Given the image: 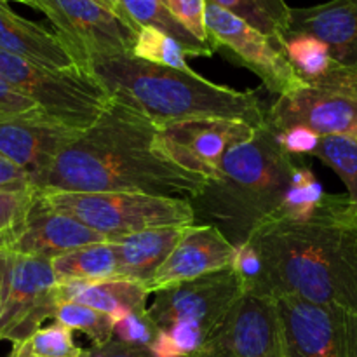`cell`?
I'll return each mask as SVG.
<instances>
[{"instance_id": "obj_40", "label": "cell", "mask_w": 357, "mask_h": 357, "mask_svg": "<svg viewBox=\"0 0 357 357\" xmlns=\"http://www.w3.org/2000/svg\"><path fill=\"white\" fill-rule=\"evenodd\" d=\"M0 2H3V3L20 2V3H24V6H30V7H33V9H37V0H0Z\"/></svg>"}, {"instance_id": "obj_5", "label": "cell", "mask_w": 357, "mask_h": 357, "mask_svg": "<svg viewBox=\"0 0 357 357\" xmlns=\"http://www.w3.org/2000/svg\"><path fill=\"white\" fill-rule=\"evenodd\" d=\"M244 293L234 265L155 293L149 305L160 331L153 357H201Z\"/></svg>"}, {"instance_id": "obj_33", "label": "cell", "mask_w": 357, "mask_h": 357, "mask_svg": "<svg viewBox=\"0 0 357 357\" xmlns=\"http://www.w3.org/2000/svg\"><path fill=\"white\" fill-rule=\"evenodd\" d=\"M162 3L194 37H197L199 40L213 47L211 40H209L208 28H206V6H208V0H162Z\"/></svg>"}, {"instance_id": "obj_36", "label": "cell", "mask_w": 357, "mask_h": 357, "mask_svg": "<svg viewBox=\"0 0 357 357\" xmlns=\"http://www.w3.org/2000/svg\"><path fill=\"white\" fill-rule=\"evenodd\" d=\"M33 190L31 178L13 160L0 153V192Z\"/></svg>"}, {"instance_id": "obj_24", "label": "cell", "mask_w": 357, "mask_h": 357, "mask_svg": "<svg viewBox=\"0 0 357 357\" xmlns=\"http://www.w3.org/2000/svg\"><path fill=\"white\" fill-rule=\"evenodd\" d=\"M267 37L281 40L291 26V7L284 0H209Z\"/></svg>"}, {"instance_id": "obj_16", "label": "cell", "mask_w": 357, "mask_h": 357, "mask_svg": "<svg viewBox=\"0 0 357 357\" xmlns=\"http://www.w3.org/2000/svg\"><path fill=\"white\" fill-rule=\"evenodd\" d=\"M236 251V244L211 223L185 227L181 239L146 284V289L155 295L171 286L232 267Z\"/></svg>"}, {"instance_id": "obj_9", "label": "cell", "mask_w": 357, "mask_h": 357, "mask_svg": "<svg viewBox=\"0 0 357 357\" xmlns=\"http://www.w3.org/2000/svg\"><path fill=\"white\" fill-rule=\"evenodd\" d=\"M58 286L51 260L7 251L0 303V340L21 344L40 330L45 319H54L61 305Z\"/></svg>"}, {"instance_id": "obj_30", "label": "cell", "mask_w": 357, "mask_h": 357, "mask_svg": "<svg viewBox=\"0 0 357 357\" xmlns=\"http://www.w3.org/2000/svg\"><path fill=\"white\" fill-rule=\"evenodd\" d=\"M37 190L0 192V251H13L23 236Z\"/></svg>"}, {"instance_id": "obj_22", "label": "cell", "mask_w": 357, "mask_h": 357, "mask_svg": "<svg viewBox=\"0 0 357 357\" xmlns=\"http://www.w3.org/2000/svg\"><path fill=\"white\" fill-rule=\"evenodd\" d=\"M51 261L59 284L65 282L94 284V282L117 281L119 264L114 243L80 248Z\"/></svg>"}, {"instance_id": "obj_31", "label": "cell", "mask_w": 357, "mask_h": 357, "mask_svg": "<svg viewBox=\"0 0 357 357\" xmlns=\"http://www.w3.org/2000/svg\"><path fill=\"white\" fill-rule=\"evenodd\" d=\"M13 349L33 357H82L86 352L75 345L73 331L59 323L40 328L24 342L14 344Z\"/></svg>"}, {"instance_id": "obj_38", "label": "cell", "mask_w": 357, "mask_h": 357, "mask_svg": "<svg viewBox=\"0 0 357 357\" xmlns=\"http://www.w3.org/2000/svg\"><path fill=\"white\" fill-rule=\"evenodd\" d=\"M6 260H7V251H0V303H2L3 275H6Z\"/></svg>"}, {"instance_id": "obj_26", "label": "cell", "mask_w": 357, "mask_h": 357, "mask_svg": "<svg viewBox=\"0 0 357 357\" xmlns=\"http://www.w3.org/2000/svg\"><path fill=\"white\" fill-rule=\"evenodd\" d=\"M282 45L293 68L305 84L323 79L337 65L330 47L312 35L288 33L282 38Z\"/></svg>"}, {"instance_id": "obj_39", "label": "cell", "mask_w": 357, "mask_h": 357, "mask_svg": "<svg viewBox=\"0 0 357 357\" xmlns=\"http://www.w3.org/2000/svg\"><path fill=\"white\" fill-rule=\"evenodd\" d=\"M101 3H103V6H107L108 9H112V10H115V13L117 14H121L122 17H124V14H122V9H121V3H119V0H100ZM126 20V17H124ZM128 21V20H126Z\"/></svg>"}, {"instance_id": "obj_29", "label": "cell", "mask_w": 357, "mask_h": 357, "mask_svg": "<svg viewBox=\"0 0 357 357\" xmlns=\"http://www.w3.org/2000/svg\"><path fill=\"white\" fill-rule=\"evenodd\" d=\"M312 157L323 160L340 176L347 187V195L357 204V139L345 136L321 138Z\"/></svg>"}, {"instance_id": "obj_10", "label": "cell", "mask_w": 357, "mask_h": 357, "mask_svg": "<svg viewBox=\"0 0 357 357\" xmlns=\"http://www.w3.org/2000/svg\"><path fill=\"white\" fill-rule=\"evenodd\" d=\"M37 9L47 16L82 70L94 58L132 56L138 31L100 0H37Z\"/></svg>"}, {"instance_id": "obj_1", "label": "cell", "mask_w": 357, "mask_h": 357, "mask_svg": "<svg viewBox=\"0 0 357 357\" xmlns=\"http://www.w3.org/2000/svg\"><path fill=\"white\" fill-rule=\"evenodd\" d=\"M246 243L260 258L248 293L293 295L357 316V204L347 194H326L303 222L265 223Z\"/></svg>"}, {"instance_id": "obj_18", "label": "cell", "mask_w": 357, "mask_h": 357, "mask_svg": "<svg viewBox=\"0 0 357 357\" xmlns=\"http://www.w3.org/2000/svg\"><path fill=\"white\" fill-rule=\"evenodd\" d=\"M288 33H305L330 47L335 61L357 70V0H330L312 7H291Z\"/></svg>"}, {"instance_id": "obj_27", "label": "cell", "mask_w": 357, "mask_h": 357, "mask_svg": "<svg viewBox=\"0 0 357 357\" xmlns=\"http://www.w3.org/2000/svg\"><path fill=\"white\" fill-rule=\"evenodd\" d=\"M132 56L153 63V65L169 66V68L185 70V72L192 70L187 63L188 54L183 45L176 38L157 28H139L136 33Z\"/></svg>"}, {"instance_id": "obj_21", "label": "cell", "mask_w": 357, "mask_h": 357, "mask_svg": "<svg viewBox=\"0 0 357 357\" xmlns=\"http://www.w3.org/2000/svg\"><path fill=\"white\" fill-rule=\"evenodd\" d=\"M59 302H77L91 307L98 312L108 314L117 323L131 312L149 309V296L152 293L145 284L132 281H105L94 284L65 282L58 286Z\"/></svg>"}, {"instance_id": "obj_19", "label": "cell", "mask_w": 357, "mask_h": 357, "mask_svg": "<svg viewBox=\"0 0 357 357\" xmlns=\"http://www.w3.org/2000/svg\"><path fill=\"white\" fill-rule=\"evenodd\" d=\"M0 51L59 72L82 70L79 59L56 31L24 20L0 2Z\"/></svg>"}, {"instance_id": "obj_17", "label": "cell", "mask_w": 357, "mask_h": 357, "mask_svg": "<svg viewBox=\"0 0 357 357\" xmlns=\"http://www.w3.org/2000/svg\"><path fill=\"white\" fill-rule=\"evenodd\" d=\"M103 243H112L110 237L84 225L72 216L51 211L38 201L37 195L23 236L13 251L54 260L80 248Z\"/></svg>"}, {"instance_id": "obj_13", "label": "cell", "mask_w": 357, "mask_h": 357, "mask_svg": "<svg viewBox=\"0 0 357 357\" xmlns=\"http://www.w3.org/2000/svg\"><path fill=\"white\" fill-rule=\"evenodd\" d=\"M257 128L227 119H197L157 129L155 145L166 159L190 173L215 180L232 146L246 142Z\"/></svg>"}, {"instance_id": "obj_20", "label": "cell", "mask_w": 357, "mask_h": 357, "mask_svg": "<svg viewBox=\"0 0 357 357\" xmlns=\"http://www.w3.org/2000/svg\"><path fill=\"white\" fill-rule=\"evenodd\" d=\"M185 227H164L115 241L117 281L149 284L183 236Z\"/></svg>"}, {"instance_id": "obj_23", "label": "cell", "mask_w": 357, "mask_h": 357, "mask_svg": "<svg viewBox=\"0 0 357 357\" xmlns=\"http://www.w3.org/2000/svg\"><path fill=\"white\" fill-rule=\"evenodd\" d=\"M121 9L128 23L135 28H157L164 33L176 38L188 56H213L215 49L209 44L199 40L197 37L190 33L162 3V0H119Z\"/></svg>"}, {"instance_id": "obj_15", "label": "cell", "mask_w": 357, "mask_h": 357, "mask_svg": "<svg viewBox=\"0 0 357 357\" xmlns=\"http://www.w3.org/2000/svg\"><path fill=\"white\" fill-rule=\"evenodd\" d=\"M79 135L80 129L70 128L44 110H35L0 121V153L35 183Z\"/></svg>"}, {"instance_id": "obj_4", "label": "cell", "mask_w": 357, "mask_h": 357, "mask_svg": "<svg viewBox=\"0 0 357 357\" xmlns=\"http://www.w3.org/2000/svg\"><path fill=\"white\" fill-rule=\"evenodd\" d=\"M300 159L282 149L274 129L260 126L227 152L218 176L190 201L195 216L213 222L236 246L246 243L278 215Z\"/></svg>"}, {"instance_id": "obj_3", "label": "cell", "mask_w": 357, "mask_h": 357, "mask_svg": "<svg viewBox=\"0 0 357 357\" xmlns=\"http://www.w3.org/2000/svg\"><path fill=\"white\" fill-rule=\"evenodd\" d=\"M112 100L135 108L157 128L197 119H227L260 128L267 121L255 91H237L194 70L153 65L136 56L94 58L84 66Z\"/></svg>"}, {"instance_id": "obj_6", "label": "cell", "mask_w": 357, "mask_h": 357, "mask_svg": "<svg viewBox=\"0 0 357 357\" xmlns=\"http://www.w3.org/2000/svg\"><path fill=\"white\" fill-rule=\"evenodd\" d=\"M38 201L110 237L112 243L132 234L197 222L194 206L185 199L121 192H42Z\"/></svg>"}, {"instance_id": "obj_12", "label": "cell", "mask_w": 357, "mask_h": 357, "mask_svg": "<svg viewBox=\"0 0 357 357\" xmlns=\"http://www.w3.org/2000/svg\"><path fill=\"white\" fill-rule=\"evenodd\" d=\"M289 357H357V316L293 295L275 298Z\"/></svg>"}, {"instance_id": "obj_35", "label": "cell", "mask_w": 357, "mask_h": 357, "mask_svg": "<svg viewBox=\"0 0 357 357\" xmlns=\"http://www.w3.org/2000/svg\"><path fill=\"white\" fill-rule=\"evenodd\" d=\"M35 110H42V108L35 101H31L30 98L17 93L13 86H9L0 77V121L2 119L16 117V115L30 114V112Z\"/></svg>"}, {"instance_id": "obj_11", "label": "cell", "mask_w": 357, "mask_h": 357, "mask_svg": "<svg viewBox=\"0 0 357 357\" xmlns=\"http://www.w3.org/2000/svg\"><path fill=\"white\" fill-rule=\"evenodd\" d=\"M206 28L215 51L229 52L234 61L251 70L274 96L291 94L307 86L293 68L281 40L267 37L209 0Z\"/></svg>"}, {"instance_id": "obj_25", "label": "cell", "mask_w": 357, "mask_h": 357, "mask_svg": "<svg viewBox=\"0 0 357 357\" xmlns=\"http://www.w3.org/2000/svg\"><path fill=\"white\" fill-rule=\"evenodd\" d=\"M326 192L303 159L296 162L281 208L272 222H303L316 213ZM271 223V222H268Z\"/></svg>"}, {"instance_id": "obj_41", "label": "cell", "mask_w": 357, "mask_h": 357, "mask_svg": "<svg viewBox=\"0 0 357 357\" xmlns=\"http://www.w3.org/2000/svg\"><path fill=\"white\" fill-rule=\"evenodd\" d=\"M84 356H86V352H84ZM82 356V357H84ZM9 357H33V356H28V354H23V352L16 351V349H13V352H10Z\"/></svg>"}, {"instance_id": "obj_8", "label": "cell", "mask_w": 357, "mask_h": 357, "mask_svg": "<svg viewBox=\"0 0 357 357\" xmlns=\"http://www.w3.org/2000/svg\"><path fill=\"white\" fill-rule=\"evenodd\" d=\"M265 124L274 131L305 128L321 138L357 139V70L337 63L323 79L275 98Z\"/></svg>"}, {"instance_id": "obj_14", "label": "cell", "mask_w": 357, "mask_h": 357, "mask_svg": "<svg viewBox=\"0 0 357 357\" xmlns=\"http://www.w3.org/2000/svg\"><path fill=\"white\" fill-rule=\"evenodd\" d=\"M201 357H289L275 298L244 293Z\"/></svg>"}, {"instance_id": "obj_2", "label": "cell", "mask_w": 357, "mask_h": 357, "mask_svg": "<svg viewBox=\"0 0 357 357\" xmlns=\"http://www.w3.org/2000/svg\"><path fill=\"white\" fill-rule=\"evenodd\" d=\"M157 126L117 100L59 153L33 183L42 192H121L194 201L209 180L171 162L155 145Z\"/></svg>"}, {"instance_id": "obj_32", "label": "cell", "mask_w": 357, "mask_h": 357, "mask_svg": "<svg viewBox=\"0 0 357 357\" xmlns=\"http://www.w3.org/2000/svg\"><path fill=\"white\" fill-rule=\"evenodd\" d=\"M159 337V328L150 317L149 309L143 312H131L115 323L114 340L122 342L129 347L150 349Z\"/></svg>"}, {"instance_id": "obj_7", "label": "cell", "mask_w": 357, "mask_h": 357, "mask_svg": "<svg viewBox=\"0 0 357 357\" xmlns=\"http://www.w3.org/2000/svg\"><path fill=\"white\" fill-rule=\"evenodd\" d=\"M0 77L45 114L84 131L110 101L107 91L84 70L59 72L0 51Z\"/></svg>"}, {"instance_id": "obj_37", "label": "cell", "mask_w": 357, "mask_h": 357, "mask_svg": "<svg viewBox=\"0 0 357 357\" xmlns=\"http://www.w3.org/2000/svg\"><path fill=\"white\" fill-rule=\"evenodd\" d=\"M84 357H153L150 349H136L122 344V342L110 340L105 345H96L86 351Z\"/></svg>"}, {"instance_id": "obj_34", "label": "cell", "mask_w": 357, "mask_h": 357, "mask_svg": "<svg viewBox=\"0 0 357 357\" xmlns=\"http://www.w3.org/2000/svg\"><path fill=\"white\" fill-rule=\"evenodd\" d=\"M272 129V128H271ZM282 149L293 157L314 155L321 143V136L305 128H291L284 131H275Z\"/></svg>"}, {"instance_id": "obj_28", "label": "cell", "mask_w": 357, "mask_h": 357, "mask_svg": "<svg viewBox=\"0 0 357 357\" xmlns=\"http://www.w3.org/2000/svg\"><path fill=\"white\" fill-rule=\"evenodd\" d=\"M56 323L70 328L72 331H82L93 345H105L114 340L115 321L108 314L98 312L91 307L77 302H65L58 307L54 316Z\"/></svg>"}]
</instances>
